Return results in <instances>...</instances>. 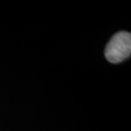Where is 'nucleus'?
<instances>
[{
    "mask_svg": "<svg viewBox=\"0 0 131 131\" xmlns=\"http://www.w3.org/2000/svg\"><path fill=\"white\" fill-rule=\"evenodd\" d=\"M131 53V35L128 32H119L111 38L105 49V56L111 63H119Z\"/></svg>",
    "mask_w": 131,
    "mask_h": 131,
    "instance_id": "obj_1",
    "label": "nucleus"
}]
</instances>
